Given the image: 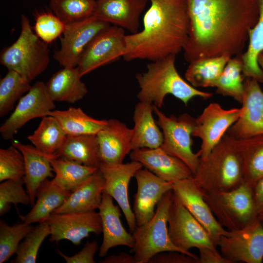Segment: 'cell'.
<instances>
[{
	"mask_svg": "<svg viewBox=\"0 0 263 263\" xmlns=\"http://www.w3.org/2000/svg\"><path fill=\"white\" fill-rule=\"evenodd\" d=\"M189 20L184 56L188 63L243 53L259 18V0H187Z\"/></svg>",
	"mask_w": 263,
	"mask_h": 263,
	"instance_id": "6da1fadb",
	"label": "cell"
},
{
	"mask_svg": "<svg viewBox=\"0 0 263 263\" xmlns=\"http://www.w3.org/2000/svg\"><path fill=\"white\" fill-rule=\"evenodd\" d=\"M150 5L144 15L143 28L126 36L127 61H150L184 50L187 43L189 20L187 0H149Z\"/></svg>",
	"mask_w": 263,
	"mask_h": 263,
	"instance_id": "7a4b0ae2",
	"label": "cell"
},
{
	"mask_svg": "<svg viewBox=\"0 0 263 263\" xmlns=\"http://www.w3.org/2000/svg\"><path fill=\"white\" fill-rule=\"evenodd\" d=\"M175 57L170 55L151 61L145 72L136 75L140 88L136 97L139 101L151 103L159 109L169 94L185 105L195 97L207 99L212 96V93L197 89L180 76L175 67Z\"/></svg>",
	"mask_w": 263,
	"mask_h": 263,
	"instance_id": "3957f363",
	"label": "cell"
},
{
	"mask_svg": "<svg viewBox=\"0 0 263 263\" xmlns=\"http://www.w3.org/2000/svg\"><path fill=\"white\" fill-rule=\"evenodd\" d=\"M198 186L208 191H227L244 182L236 139L227 133L205 159H200L193 175Z\"/></svg>",
	"mask_w": 263,
	"mask_h": 263,
	"instance_id": "277c9868",
	"label": "cell"
},
{
	"mask_svg": "<svg viewBox=\"0 0 263 263\" xmlns=\"http://www.w3.org/2000/svg\"><path fill=\"white\" fill-rule=\"evenodd\" d=\"M21 30L17 39L0 53V64L31 82L41 74L50 61L47 43L33 31L28 18L21 16Z\"/></svg>",
	"mask_w": 263,
	"mask_h": 263,
	"instance_id": "5b68a950",
	"label": "cell"
},
{
	"mask_svg": "<svg viewBox=\"0 0 263 263\" xmlns=\"http://www.w3.org/2000/svg\"><path fill=\"white\" fill-rule=\"evenodd\" d=\"M202 190L215 217L227 230L241 229L258 219L253 188L247 183L227 191Z\"/></svg>",
	"mask_w": 263,
	"mask_h": 263,
	"instance_id": "8992f818",
	"label": "cell"
},
{
	"mask_svg": "<svg viewBox=\"0 0 263 263\" xmlns=\"http://www.w3.org/2000/svg\"><path fill=\"white\" fill-rule=\"evenodd\" d=\"M173 194L172 190L166 192L157 204L153 217L137 226L132 233L134 243L130 252L133 254L135 263H149L154 256L163 252H182L172 243L169 234L168 214Z\"/></svg>",
	"mask_w": 263,
	"mask_h": 263,
	"instance_id": "52a82bcc",
	"label": "cell"
},
{
	"mask_svg": "<svg viewBox=\"0 0 263 263\" xmlns=\"http://www.w3.org/2000/svg\"><path fill=\"white\" fill-rule=\"evenodd\" d=\"M154 106L153 112L157 117L156 122L162 130L163 141L160 147L167 153L184 162L193 175L198 168L200 158L191 149V138L195 118L187 113L178 116H168Z\"/></svg>",
	"mask_w": 263,
	"mask_h": 263,
	"instance_id": "ba28073f",
	"label": "cell"
},
{
	"mask_svg": "<svg viewBox=\"0 0 263 263\" xmlns=\"http://www.w3.org/2000/svg\"><path fill=\"white\" fill-rule=\"evenodd\" d=\"M168 223L170 239L183 253L198 258L196 255L189 251L190 249H216L206 229L174 193L169 208Z\"/></svg>",
	"mask_w": 263,
	"mask_h": 263,
	"instance_id": "9c48e42d",
	"label": "cell"
},
{
	"mask_svg": "<svg viewBox=\"0 0 263 263\" xmlns=\"http://www.w3.org/2000/svg\"><path fill=\"white\" fill-rule=\"evenodd\" d=\"M110 24L94 16L65 24L60 48L54 58L63 67H76L85 49L93 38Z\"/></svg>",
	"mask_w": 263,
	"mask_h": 263,
	"instance_id": "30bf717a",
	"label": "cell"
},
{
	"mask_svg": "<svg viewBox=\"0 0 263 263\" xmlns=\"http://www.w3.org/2000/svg\"><path fill=\"white\" fill-rule=\"evenodd\" d=\"M124 29L110 25L99 33L85 49L77 66L81 76L123 57L126 50Z\"/></svg>",
	"mask_w": 263,
	"mask_h": 263,
	"instance_id": "8fae6325",
	"label": "cell"
},
{
	"mask_svg": "<svg viewBox=\"0 0 263 263\" xmlns=\"http://www.w3.org/2000/svg\"><path fill=\"white\" fill-rule=\"evenodd\" d=\"M240 108L225 109L217 103H211L196 118L192 136L200 138L201 145L196 153L206 158L240 115Z\"/></svg>",
	"mask_w": 263,
	"mask_h": 263,
	"instance_id": "7c38bea8",
	"label": "cell"
},
{
	"mask_svg": "<svg viewBox=\"0 0 263 263\" xmlns=\"http://www.w3.org/2000/svg\"><path fill=\"white\" fill-rule=\"evenodd\" d=\"M218 246L231 263H261L263 260V226L258 219L240 229L220 237Z\"/></svg>",
	"mask_w": 263,
	"mask_h": 263,
	"instance_id": "4fadbf2b",
	"label": "cell"
},
{
	"mask_svg": "<svg viewBox=\"0 0 263 263\" xmlns=\"http://www.w3.org/2000/svg\"><path fill=\"white\" fill-rule=\"evenodd\" d=\"M55 108L43 81L36 82L19 101L9 117L1 124L0 133L4 140L13 139L18 131L31 120L48 115Z\"/></svg>",
	"mask_w": 263,
	"mask_h": 263,
	"instance_id": "5bb4252c",
	"label": "cell"
},
{
	"mask_svg": "<svg viewBox=\"0 0 263 263\" xmlns=\"http://www.w3.org/2000/svg\"><path fill=\"white\" fill-rule=\"evenodd\" d=\"M47 221L51 229V242L67 240L77 246L90 233L102 232L101 217L95 210L52 213Z\"/></svg>",
	"mask_w": 263,
	"mask_h": 263,
	"instance_id": "9a60e30c",
	"label": "cell"
},
{
	"mask_svg": "<svg viewBox=\"0 0 263 263\" xmlns=\"http://www.w3.org/2000/svg\"><path fill=\"white\" fill-rule=\"evenodd\" d=\"M142 167L139 162L132 161L120 164L101 163L99 168L105 179L103 192L111 196L117 203L123 212L131 233L137 225L135 215L129 202V185L136 172Z\"/></svg>",
	"mask_w": 263,
	"mask_h": 263,
	"instance_id": "2e32d148",
	"label": "cell"
},
{
	"mask_svg": "<svg viewBox=\"0 0 263 263\" xmlns=\"http://www.w3.org/2000/svg\"><path fill=\"white\" fill-rule=\"evenodd\" d=\"M259 83L245 78L240 115L226 133L235 139L263 134V91Z\"/></svg>",
	"mask_w": 263,
	"mask_h": 263,
	"instance_id": "e0dca14e",
	"label": "cell"
},
{
	"mask_svg": "<svg viewBox=\"0 0 263 263\" xmlns=\"http://www.w3.org/2000/svg\"><path fill=\"white\" fill-rule=\"evenodd\" d=\"M172 191L206 229L217 247L221 236L226 234L228 230L218 223L193 177L173 182Z\"/></svg>",
	"mask_w": 263,
	"mask_h": 263,
	"instance_id": "ac0fdd59",
	"label": "cell"
},
{
	"mask_svg": "<svg viewBox=\"0 0 263 263\" xmlns=\"http://www.w3.org/2000/svg\"><path fill=\"white\" fill-rule=\"evenodd\" d=\"M134 177L137 188L132 210L136 225L140 226L153 217L155 208L163 195L172 190L173 182L164 180L146 169L138 170Z\"/></svg>",
	"mask_w": 263,
	"mask_h": 263,
	"instance_id": "d6986e66",
	"label": "cell"
},
{
	"mask_svg": "<svg viewBox=\"0 0 263 263\" xmlns=\"http://www.w3.org/2000/svg\"><path fill=\"white\" fill-rule=\"evenodd\" d=\"M130 157L132 161L139 162L145 169L168 182L193 177L184 162L167 153L160 147L133 150L130 152Z\"/></svg>",
	"mask_w": 263,
	"mask_h": 263,
	"instance_id": "ffe728a7",
	"label": "cell"
},
{
	"mask_svg": "<svg viewBox=\"0 0 263 263\" xmlns=\"http://www.w3.org/2000/svg\"><path fill=\"white\" fill-rule=\"evenodd\" d=\"M149 0H96L93 16L128 30L138 31L140 15Z\"/></svg>",
	"mask_w": 263,
	"mask_h": 263,
	"instance_id": "44dd1931",
	"label": "cell"
},
{
	"mask_svg": "<svg viewBox=\"0 0 263 263\" xmlns=\"http://www.w3.org/2000/svg\"><path fill=\"white\" fill-rule=\"evenodd\" d=\"M132 129L116 119L108 120L106 126L97 134L101 163H122L133 150Z\"/></svg>",
	"mask_w": 263,
	"mask_h": 263,
	"instance_id": "7402d4cb",
	"label": "cell"
},
{
	"mask_svg": "<svg viewBox=\"0 0 263 263\" xmlns=\"http://www.w3.org/2000/svg\"><path fill=\"white\" fill-rule=\"evenodd\" d=\"M119 206L113 202V198L103 192L99 213L102 223L103 241L99 248V256H105L109 249L117 246L132 248L134 240L132 233L128 232L122 224Z\"/></svg>",
	"mask_w": 263,
	"mask_h": 263,
	"instance_id": "603a6c76",
	"label": "cell"
},
{
	"mask_svg": "<svg viewBox=\"0 0 263 263\" xmlns=\"http://www.w3.org/2000/svg\"><path fill=\"white\" fill-rule=\"evenodd\" d=\"M12 145L18 149L23 155L25 164L23 180L31 199V205L33 206L39 186L45 180L54 176L50 160L58 156L56 154L45 153L33 145L24 144L16 140H12Z\"/></svg>",
	"mask_w": 263,
	"mask_h": 263,
	"instance_id": "cb8c5ba5",
	"label": "cell"
},
{
	"mask_svg": "<svg viewBox=\"0 0 263 263\" xmlns=\"http://www.w3.org/2000/svg\"><path fill=\"white\" fill-rule=\"evenodd\" d=\"M105 179L98 169L73 191L53 213L94 211L101 204Z\"/></svg>",
	"mask_w": 263,
	"mask_h": 263,
	"instance_id": "d4e9b609",
	"label": "cell"
},
{
	"mask_svg": "<svg viewBox=\"0 0 263 263\" xmlns=\"http://www.w3.org/2000/svg\"><path fill=\"white\" fill-rule=\"evenodd\" d=\"M153 105L139 101L135 106L132 129L133 150L140 148L153 149L160 147L163 141L160 131L152 115Z\"/></svg>",
	"mask_w": 263,
	"mask_h": 263,
	"instance_id": "484cf974",
	"label": "cell"
},
{
	"mask_svg": "<svg viewBox=\"0 0 263 263\" xmlns=\"http://www.w3.org/2000/svg\"><path fill=\"white\" fill-rule=\"evenodd\" d=\"M72 192L64 190L52 180L46 179L37 189V201L31 210L20 217L27 224L46 221L53 212L60 207Z\"/></svg>",
	"mask_w": 263,
	"mask_h": 263,
	"instance_id": "4316f807",
	"label": "cell"
},
{
	"mask_svg": "<svg viewBox=\"0 0 263 263\" xmlns=\"http://www.w3.org/2000/svg\"><path fill=\"white\" fill-rule=\"evenodd\" d=\"M76 67H63L53 75L46 82L49 94L54 101L75 103L88 93Z\"/></svg>",
	"mask_w": 263,
	"mask_h": 263,
	"instance_id": "83f0119b",
	"label": "cell"
},
{
	"mask_svg": "<svg viewBox=\"0 0 263 263\" xmlns=\"http://www.w3.org/2000/svg\"><path fill=\"white\" fill-rule=\"evenodd\" d=\"M56 154L92 168L98 169L101 163L95 134L67 135Z\"/></svg>",
	"mask_w": 263,
	"mask_h": 263,
	"instance_id": "f1b7e54d",
	"label": "cell"
},
{
	"mask_svg": "<svg viewBox=\"0 0 263 263\" xmlns=\"http://www.w3.org/2000/svg\"><path fill=\"white\" fill-rule=\"evenodd\" d=\"M236 141L244 182L253 188L263 178V134Z\"/></svg>",
	"mask_w": 263,
	"mask_h": 263,
	"instance_id": "f546056e",
	"label": "cell"
},
{
	"mask_svg": "<svg viewBox=\"0 0 263 263\" xmlns=\"http://www.w3.org/2000/svg\"><path fill=\"white\" fill-rule=\"evenodd\" d=\"M48 115L56 119L66 135L96 134L108 122V120L94 118L80 108L73 107L65 110H52Z\"/></svg>",
	"mask_w": 263,
	"mask_h": 263,
	"instance_id": "4dcf8cb0",
	"label": "cell"
},
{
	"mask_svg": "<svg viewBox=\"0 0 263 263\" xmlns=\"http://www.w3.org/2000/svg\"><path fill=\"white\" fill-rule=\"evenodd\" d=\"M50 162L55 173L52 179L53 182L62 189L71 192L98 169L58 156L51 159Z\"/></svg>",
	"mask_w": 263,
	"mask_h": 263,
	"instance_id": "1f68e13d",
	"label": "cell"
},
{
	"mask_svg": "<svg viewBox=\"0 0 263 263\" xmlns=\"http://www.w3.org/2000/svg\"><path fill=\"white\" fill-rule=\"evenodd\" d=\"M259 15L256 25L251 30L246 51L241 55L243 75L263 83V70L258 62L259 54L263 51V0H259Z\"/></svg>",
	"mask_w": 263,
	"mask_h": 263,
	"instance_id": "d6a6232c",
	"label": "cell"
},
{
	"mask_svg": "<svg viewBox=\"0 0 263 263\" xmlns=\"http://www.w3.org/2000/svg\"><path fill=\"white\" fill-rule=\"evenodd\" d=\"M230 57H208L189 63L185 74L186 79L195 88L214 87Z\"/></svg>",
	"mask_w": 263,
	"mask_h": 263,
	"instance_id": "836d02e7",
	"label": "cell"
},
{
	"mask_svg": "<svg viewBox=\"0 0 263 263\" xmlns=\"http://www.w3.org/2000/svg\"><path fill=\"white\" fill-rule=\"evenodd\" d=\"M42 119L28 139L39 150L48 154H54L63 143L66 134L56 119L47 115Z\"/></svg>",
	"mask_w": 263,
	"mask_h": 263,
	"instance_id": "e575fe53",
	"label": "cell"
},
{
	"mask_svg": "<svg viewBox=\"0 0 263 263\" xmlns=\"http://www.w3.org/2000/svg\"><path fill=\"white\" fill-rule=\"evenodd\" d=\"M241 55L230 57L215 83L216 92L241 103L244 92Z\"/></svg>",
	"mask_w": 263,
	"mask_h": 263,
	"instance_id": "d590c367",
	"label": "cell"
},
{
	"mask_svg": "<svg viewBox=\"0 0 263 263\" xmlns=\"http://www.w3.org/2000/svg\"><path fill=\"white\" fill-rule=\"evenodd\" d=\"M25 77L18 72L8 70L0 80V116L7 115L14 108L15 103L31 88Z\"/></svg>",
	"mask_w": 263,
	"mask_h": 263,
	"instance_id": "8d00e7d4",
	"label": "cell"
},
{
	"mask_svg": "<svg viewBox=\"0 0 263 263\" xmlns=\"http://www.w3.org/2000/svg\"><path fill=\"white\" fill-rule=\"evenodd\" d=\"M96 0H50L54 14L66 23L93 16Z\"/></svg>",
	"mask_w": 263,
	"mask_h": 263,
	"instance_id": "74e56055",
	"label": "cell"
},
{
	"mask_svg": "<svg viewBox=\"0 0 263 263\" xmlns=\"http://www.w3.org/2000/svg\"><path fill=\"white\" fill-rule=\"evenodd\" d=\"M24 222L8 225L0 221V263L8 261L18 251L20 241L33 229Z\"/></svg>",
	"mask_w": 263,
	"mask_h": 263,
	"instance_id": "f35d334b",
	"label": "cell"
},
{
	"mask_svg": "<svg viewBox=\"0 0 263 263\" xmlns=\"http://www.w3.org/2000/svg\"><path fill=\"white\" fill-rule=\"evenodd\" d=\"M50 234L51 229L47 221L38 223L20 243L16 253V257L12 263H36L41 244Z\"/></svg>",
	"mask_w": 263,
	"mask_h": 263,
	"instance_id": "ab89813d",
	"label": "cell"
},
{
	"mask_svg": "<svg viewBox=\"0 0 263 263\" xmlns=\"http://www.w3.org/2000/svg\"><path fill=\"white\" fill-rule=\"evenodd\" d=\"M25 174L24 157L21 152L13 145L0 149V181L19 180Z\"/></svg>",
	"mask_w": 263,
	"mask_h": 263,
	"instance_id": "60d3db41",
	"label": "cell"
},
{
	"mask_svg": "<svg viewBox=\"0 0 263 263\" xmlns=\"http://www.w3.org/2000/svg\"><path fill=\"white\" fill-rule=\"evenodd\" d=\"M23 179L7 180L0 184V215L2 216L10 209L11 204H31V199L23 188Z\"/></svg>",
	"mask_w": 263,
	"mask_h": 263,
	"instance_id": "b9f144b4",
	"label": "cell"
},
{
	"mask_svg": "<svg viewBox=\"0 0 263 263\" xmlns=\"http://www.w3.org/2000/svg\"><path fill=\"white\" fill-rule=\"evenodd\" d=\"M65 27V23L56 15L44 12L37 16L34 29L38 37L48 44L62 35Z\"/></svg>",
	"mask_w": 263,
	"mask_h": 263,
	"instance_id": "7bdbcfd3",
	"label": "cell"
},
{
	"mask_svg": "<svg viewBox=\"0 0 263 263\" xmlns=\"http://www.w3.org/2000/svg\"><path fill=\"white\" fill-rule=\"evenodd\" d=\"M98 248V244L96 241L91 242L88 241L82 250L73 256H67L58 250L57 253L67 263H94V257Z\"/></svg>",
	"mask_w": 263,
	"mask_h": 263,
	"instance_id": "ee69618b",
	"label": "cell"
},
{
	"mask_svg": "<svg viewBox=\"0 0 263 263\" xmlns=\"http://www.w3.org/2000/svg\"><path fill=\"white\" fill-rule=\"evenodd\" d=\"M198 259L179 251H170L155 255L149 263H197Z\"/></svg>",
	"mask_w": 263,
	"mask_h": 263,
	"instance_id": "f6af8a7d",
	"label": "cell"
},
{
	"mask_svg": "<svg viewBox=\"0 0 263 263\" xmlns=\"http://www.w3.org/2000/svg\"><path fill=\"white\" fill-rule=\"evenodd\" d=\"M199 257L197 263H231L225 258L216 249L202 247L198 249Z\"/></svg>",
	"mask_w": 263,
	"mask_h": 263,
	"instance_id": "bcb514c9",
	"label": "cell"
},
{
	"mask_svg": "<svg viewBox=\"0 0 263 263\" xmlns=\"http://www.w3.org/2000/svg\"><path fill=\"white\" fill-rule=\"evenodd\" d=\"M103 263H135L133 255L126 253L112 255L101 261Z\"/></svg>",
	"mask_w": 263,
	"mask_h": 263,
	"instance_id": "7dc6e473",
	"label": "cell"
},
{
	"mask_svg": "<svg viewBox=\"0 0 263 263\" xmlns=\"http://www.w3.org/2000/svg\"><path fill=\"white\" fill-rule=\"evenodd\" d=\"M253 193L258 212L263 213V178L253 187Z\"/></svg>",
	"mask_w": 263,
	"mask_h": 263,
	"instance_id": "c3c4849f",
	"label": "cell"
},
{
	"mask_svg": "<svg viewBox=\"0 0 263 263\" xmlns=\"http://www.w3.org/2000/svg\"><path fill=\"white\" fill-rule=\"evenodd\" d=\"M258 62L260 67L263 70V51L259 54L258 58Z\"/></svg>",
	"mask_w": 263,
	"mask_h": 263,
	"instance_id": "681fc988",
	"label": "cell"
},
{
	"mask_svg": "<svg viewBox=\"0 0 263 263\" xmlns=\"http://www.w3.org/2000/svg\"><path fill=\"white\" fill-rule=\"evenodd\" d=\"M258 219L259 221H260V222L261 223V224L263 226V213L259 214L258 216Z\"/></svg>",
	"mask_w": 263,
	"mask_h": 263,
	"instance_id": "f907efd6",
	"label": "cell"
}]
</instances>
